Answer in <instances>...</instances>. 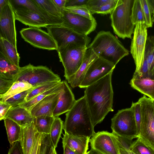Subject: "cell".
Masks as SVG:
<instances>
[{"label":"cell","instance_id":"obj_33","mask_svg":"<svg viewBox=\"0 0 154 154\" xmlns=\"http://www.w3.org/2000/svg\"><path fill=\"white\" fill-rule=\"evenodd\" d=\"M129 148L135 154H154V149L139 137L131 143Z\"/></svg>","mask_w":154,"mask_h":154},{"label":"cell","instance_id":"obj_37","mask_svg":"<svg viewBox=\"0 0 154 154\" xmlns=\"http://www.w3.org/2000/svg\"><path fill=\"white\" fill-rule=\"evenodd\" d=\"M64 10L91 20L95 19L86 5L66 7Z\"/></svg>","mask_w":154,"mask_h":154},{"label":"cell","instance_id":"obj_3","mask_svg":"<svg viewBox=\"0 0 154 154\" xmlns=\"http://www.w3.org/2000/svg\"><path fill=\"white\" fill-rule=\"evenodd\" d=\"M87 48L91 49L97 57L115 66L129 54L128 51L110 31L98 32Z\"/></svg>","mask_w":154,"mask_h":154},{"label":"cell","instance_id":"obj_4","mask_svg":"<svg viewBox=\"0 0 154 154\" xmlns=\"http://www.w3.org/2000/svg\"><path fill=\"white\" fill-rule=\"evenodd\" d=\"M134 0H118L115 9L110 14L111 25L115 34L124 39H131L135 25L131 16Z\"/></svg>","mask_w":154,"mask_h":154},{"label":"cell","instance_id":"obj_29","mask_svg":"<svg viewBox=\"0 0 154 154\" xmlns=\"http://www.w3.org/2000/svg\"><path fill=\"white\" fill-rule=\"evenodd\" d=\"M54 117L49 116H42L34 117L33 122L38 132L49 134Z\"/></svg>","mask_w":154,"mask_h":154},{"label":"cell","instance_id":"obj_6","mask_svg":"<svg viewBox=\"0 0 154 154\" xmlns=\"http://www.w3.org/2000/svg\"><path fill=\"white\" fill-rule=\"evenodd\" d=\"M26 82L35 88L44 83L53 81L61 82V79L46 66H35L29 64L20 67L15 81Z\"/></svg>","mask_w":154,"mask_h":154},{"label":"cell","instance_id":"obj_27","mask_svg":"<svg viewBox=\"0 0 154 154\" xmlns=\"http://www.w3.org/2000/svg\"><path fill=\"white\" fill-rule=\"evenodd\" d=\"M8 141L11 145L20 141L22 131L21 127L16 122L8 118L4 119Z\"/></svg>","mask_w":154,"mask_h":154},{"label":"cell","instance_id":"obj_43","mask_svg":"<svg viewBox=\"0 0 154 154\" xmlns=\"http://www.w3.org/2000/svg\"><path fill=\"white\" fill-rule=\"evenodd\" d=\"M131 107L132 108L134 112L135 118L139 136L142 121L141 105L138 101L136 103L132 102Z\"/></svg>","mask_w":154,"mask_h":154},{"label":"cell","instance_id":"obj_26","mask_svg":"<svg viewBox=\"0 0 154 154\" xmlns=\"http://www.w3.org/2000/svg\"><path fill=\"white\" fill-rule=\"evenodd\" d=\"M20 68L7 60L0 54V77L14 80L18 74Z\"/></svg>","mask_w":154,"mask_h":154},{"label":"cell","instance_id":"obj_9","mask_svg":"<svg viewBox=\"0 0 154 154\" xmlns=\"http://www.w3.org/2000/svg\"><path fill=\"white\" fill-rule=\"evenodd\" d=\"M46 28L55 41L57 50L70 44L88 47L91 41L88 35L79 34L62 25H49Z\"/></svg>","mask_w":154,"mask_h":154},{"label":"cell","instance_id":"obj_38","mask_svg":"<svg viewBox=\"0 0 154 154\" xmlns=\"http://www.w3.org/2000/svg\"><path fill=\"white\" fill-rule=\"evenodd\" d=\"M33 88H32L18 93L9 98L5 102L11 105L12 107L19 106L26 101V97Z\"/></svg>","mask_w":154,"mask_h":154},{"label":"cell","instance_id":"obj_56","mask_svg":"<svg viewBox=\"0 0 154 154\" xmlns=\"http://www.w3.org/2000/svg\"><path fill=\"white\" fill-rule=\"evenodd\" d=\"M50 154H57L55 150V148L54 146L52 148Z\"/></svg>","mask_w":154,"mask_h":154},{"label":"cell","instance_id":"obj_35","mask_svg":"<svg viewBox=\"0 0 154 154\" xmlns=\"http://www.w3.org/2000/svg\"><path fill=\"white\" fill-rule=\"evenodd\" d=\"M61 82L53 81L48 82L37 87L34 88L28 94L25 99V102L32 99L36 96L42 94L59 84Z\"/></svg>","mask_w":154,"mask_h":154},{"label":"cell","instance_id":"obj_57","mask_svg":"<svg viewBox=\"0 0 154 154\" xmlns=\"http://www.w3.org/2000/svg\"></svg>","mask_w":154,"mask_h":154},{"label":"cell","instance_id":"obj_19","mask_svg":"<svg viewBox=\"0 0 154 154\" xmlns=\"http://www.w3.org/2000/svg\"><path fill=\"white\" fill-rule=\"evenodd\" d=\"M63 82V89L53 113V116L54 117H58L69 111L76 101L67 82L66 81Z\"/></svg>","mask_w":154,"mask_h":154},{"label":"cell","instance_id":"obj_45","mask_svg":"<svg viewBox=\"0 0 154 154\" xmlns=\"http://www.w3.org/2000/svg\"><path fill=\"white\" fill-rule=\"evenodd\" d=\"M14 80L0 77V96L6 93L14 82Z\"/></svg>","mask_w":154,"mask_h":154},{"label":"cell","instance_id":"obj_28","mask_svg":"<svg viewBox=\"0 0 154 154\" xmlns=\"http://www.w3.org/2000/svg\"><path fill=\"white\" fill-rule=\"evenodd\" d=\"M144 58L148 64L149 78L154 80V36H149L147 38Z\"/></svg>","mask_w":154,"mask_h":154},{"label":"cell","instance_id":"obj_20","mask_svg":"<svg viewBox=\"0 0 154 154\" xmlns=\"http://www.w3.org/2000/svg\"><path fill=\"white\" fill-rule=\"evenodd\" d=\"M97 57V55L91 49L88 48L82 63L79 69L74 75L67 80L72 88L79 87L88 68Z\"/></svg>","mask_w":154,"mask_h":154},{"label":"cell","instance_id":"obj_36","mask_svg":"<svg viewBox=\"0 0 154 154\" xmlns=\"http://www.w3.org/2000/svg\"><path fill=\"white\" fill-rule=\"evenodd\" d=\"M131 19L133 24L135 25L140 22L146 24L140 0H134Z\"/></svg>","mask_w":154,"mask_h":154},{"label":"cell","instance_id":"obj_24","mask_svg":"<svg viewBox=\"0 0 154 154\" xmlns=\"http://www.w3.org/2000/svg\"><path fill=\"white\" fill-rule=\"evenodd\" d=\"M0 54L11 63L20 67V56L17 48L7 40L0 37Z\"/></svg>","mask_w":154,"mask_h":154},{"label":"cell","instance_id":"obj_51","mask_svg":"<svg viewBox=\"0 0 154 154\" xmlns=\"http://www.w3.org/2000/svg\"><path fill=\"white\" fill-rule=\"evenodd\" d=\"M55 5L62 13L66 6L67 0H53Z\"/></svg>","mask_w":154,"mask_h":154},{"label":"cell","instance_id":"obj_21","mask_svg":"<svg viewBox=\"0 0 154 154\" xmlns=\"http://www.w3.org/2000/svg\"><path fill=\"white\" fill-rule=\"evenodd\" d=\"M90 138L70 135L65 133L62 138L63 146H67L78 154H86Z\"/></svg>","mask_w":154,"mask_h":154},{"label":"cell","instance_id":"obj_1","mask_svg":"<svg viewBox=\"0 0 154 154\" xmlns=\"http://www.w3.org/2000/svg\"><path fill=\"white\" fill-rule=\"evenodd\" d=\"M112 72L85 88L84 96L94 127L101 122L112 109Z\"/></svg>","mask_w":154,"mask_h":154},{"label":"cell","instance_id":"obj_31","mask_svg":"<svg viewBox=\"0 0 154 154\" xmlns=\"http://www.w3.org/2000/svg\"><path fill=\"white\" fill-rule=\"evenodd\" d=\"M32 88V85L26 82L15 81L6 93L0 96V101L5 102L13 96Z\"/></svg>","mask_w":154,"mask_h":154},{"label":"cell","instance_id":"obj_14","mask_svg":"<svg viewBox=\"0 0 154 154\" xmlns=\"http://www.w3.org/2000/svg\"><path fill=\"white\" fill-rule=\"evenodd\" d=\"M115 66L97 57L89 66L79 87L85 88L113 72Z\"/></svg>","mask_w":154,"mask_h":154},{"label":"cell","instance_id":"obj_32","mask_svg":"<svg viewBox=\"0 0 154 154\" xmlns=\"http://www.w3.org/2000/svg\"><path fill=\"white\" fill-rule=\"evenodd\" d=\"M63 122L60 118H55L51 127L49 135L52 144L55 148L57 146L61 137L63 129Z\"/></svg>","mask_w":154,"mask_h":154},{"label":"cell","instance_id":"obj_39","mask_svg":"<svg viewBox=\"0 0 154 154\" xmlns=\"http://www.w3.org/2000/svg\"><path fill=\"white\" fill-rule=\"evenodd\" d=\"M118 0H109L98 8L90 11L92 14H110L116 6Z\"/></svg>","mask_w":154,"mask_h":154},{"label":"cell","instance_id":"obj_47","mask_svg":"<svg viewBox=\"0 0 154 154\" xmlns=\"http://www.w3.org/2000/svg\"><path fill=\"white\" fill-rule=\"evenodd\" d=\"M109 0H88L87 3L90 11L100 7L104 4L109 2Z\"/></svg>","mask_w":154,"mask_h":154},{"label":"cell","instance_id":"obj_13","mask_svg":"<svg viewBox=\"0 0 154 154\" xmlns=\"http://www.w3.org/2000/svg\"><path fill=\"white\" fill-rule=\"evenodd\" d=\"M117 140L112 132L103 131L95 133L89 142L91 148L102 154H120Z\"/></svg>","mask_w":154,"mask_h":154},{"label":"cell","instance_id":"obj_17","mask_svg":"<svg viewBox=\"0 0 154 154\" xmlns=\"http://www.w3.org/2000/svg\"><path fill=\"white\" fill-rule=\"evenodd\" d=\"M63 90L48 95L34 106L29 111L32 116L33 117L42 116H53V112Z\"/></svg>","mask_w":154,"mask_h":154},{"label":"cell","instance_id":"obj_11","mask_svg":"<svg viewBox=\"0 0 154 154\" xmlns=\"http://www.w3.org/2000/svg\"><path fill=\"white\" fill-rule=\"evenodd\" d=\"M22 38L33 46L48 50H56V44L50 35L39 28L30 27L20 31Z\"/></svg>","mask_w":154,"mask_h":154},{"label":"cell","instance_id":"obj_42","mask_svg":"<svg viewBox=\"0 0 154 154\" xmlns=\"http://www.w3.org/2000/svg\"><path fill=\"white\" fill-rule=\"evenodd\" d=\"M117 140L120 154H135L129 148L132 140L118 136Z\"/></svg>","mask_w":154,"mask_h":154},{"label":"cell","instance_id":"obj_50","mask_svg":"<svg viewBox=\"0 0 154 154\" xmlns=\"http://www.w3.org/2000/svg\"><path fill=\"white\" fill-rule=\"evenodd\" d=\"M88 0H67L66 7L86 5Z\"/></svg>","mask_w":154,"mask_h":154},{"label":"cell","instance_id":"obj_10","mask_svg":"<svg viewBox=\"0 0 154 154\" xmlns=\"http://www.w3.org/2000/svg\"><path fill=\"white\" fill-rule=\"evenodd\" d=\"M147 38V27L146 24L140 22L137 23L134 31L130 50L136 65L134 73L139 71L144 62Z\"/></svg>","mask_w":154,"mask_h":154},{"label":"cell","instance_id":"obj_12","mask_svg":"<svg viewBox=\"0 0 154 154\" xmlns=\"http://www.w3.org/2000/svg\"><path fill=\"white\" fill-rule=\"evenodd\" d=\"M62 14L63 23L61 25L78 33L88 35L96 29L97 23L95 19L91 20L64 9Z\"/></svg>","mask_w":154,"mask_h":154},{"label":"cell","instance_id":"obj_22","mask_svg":"<svg viewBox=\"0 0 154 154\" xmlns=\"http://www.w3.org/2000/svg\"><path fill=\"white\" fill-rule=\"evenodd\" d=\"M5 118L12 119L22 127L33 122L34 117L29 111L18 106L11 107L8 112Z\"/></svg>","mask_w":154,"mask_h":154},{"label":"cell","instance_id":"obj_23","mask_svg":"<svg viewBox=\"0 0 154 154\" xmlns=\"http://www.w3.org/2000/svg\"><path fill=\"white\" fill-rule=\"evenodd\" d=\"M22 131L20 141L24 154H30L37 131L34 123L21 127Z\"/></svg>","mask_w":154,"mask_h":154},{"label":"cell","instance_id":"obj_2","mask_svg":"<svg viewBox=\"0 0 154 154\" xmlns=\"http://www.w3.org/2000/svg\"><path fill=\"white\" fill-rule=\"evenodd\" d=\"M91 117L85 97L76 100L66 114L63 123L65 133L69 135L92 137L95 134Z\"/></svg>","mask_w":154,"mask_h":154},{"label":"cell","instance_id":"obj_52","mask_svg":"<svg viewBox=\"0 0 154 154\" xmlns=\"http://www.w3.org/2000/svg\"><path fill=\"white\" fill-rule=\"evenodd\" d=\"M152 14V20L154 22V0H148Z\"/></svg>","mask_w":154,"mask_h":154},{"label":"cell","instance_id":"obj_30","mask_svg":"<svg viewBox=\"0 0 154 154\" xmlns=\"http://www.w3.org/2000/svg\"><path fill=\"white\" fill-rule=\"evenodd\" d=\"M63 87L64 85L63 81H61V82L58 85L42 94L38 95L29 101L25 102L19 106L24 108L30 111L34 106L50 94L61 91L63 89Z\"/></svg>","mask_w":154,"mask_h":154},{"label":"cell","instance_id":"obj_41","mask_svg":"<svg viewBox=\"0 0 154 154\" xmlns=\"http://www.w3.org/2000/svg\"><path fill=\"white\" fill-rule=\"evenodd\" d=\"M140 1L147 28L152 27L153 22L148 0H140Z\"/></svg>","mask_w":154,"mask_h":154},{"label":"cell","instance_id":"obj_40","mask_svg":"<svg viewBox=\"0 0 154 154\" xmlns=\"http://www.w3.org/2000/svg\"><path fill=\"white\" fill-rule=\"evenodd\" d=\"M53 146L49 134H42L39 154H50Z\"/></svg>","mask_w":154,"mask_h":154},{"label":"cell","instance_id":"obj_46","mask_svg":"<svg viewBox=\"0 0 154 154\" xmlns=\"http://www.w3.org/2000/svg\"><path fill=\"white\" fill-rule=\"evenodd\" d=\"M42 134L37 132L35 135L30 154H39Z\"/></svg>","mask_w":154,"mask_h":154},{"label":"cell","instance_id":"obj_8","mask_svg":"<svg viewBox=\"0 0 154 154\" xmlns=\"http://www.w3.org/2000/svg\"><path fill=\"white\" fill-rule=\"evenodd\" d=\"M138 101L141 105L142 115L139 137L154 149V101L145 95Z\"/></svg>","mask_w":154,"mask_h":154},{"label":"cell","instance_id":"obj_18","mask_svg":"<svg viewBox=\"0 0 154 154\" xmlns=\"http://www.w3.org/2000/svg\"><path fill=\"white\" fill-rule=\"evenodd\" d=\"M13 7H19L26 8L35 12L45 19L50 25H61L63 20L61 17L49 14L38 5L34 0H9Z\"/></svg>","mask_w":154,"mask_h":154},{"label":"cell","instance_id":"obj_25","mask_svg":"<svg viewBox=\"0 0 154 154\" xmlns=\"http://www.w3.org/2000/svg\"><path fill=\"white\" fill-rule=\"evenodd\" d=\"M130 84L133 88L154 100V80L132 78Z\"/></svg>","mask_w":154,"mask_h":154},{"label":"cell","instance_id":"obj_48","mask_svg":"<svg viewBox=\"0 0 154 154\" xmlns=\"http://www.w3.org/2000/svg\"><path fill=\"white\" fill-rule=\"evenodd\" d=\"M11 145L8 154H24L20 141L16 142Z\"/></svg>","mask_w":154,"mask_h":154},{"label":"cell","instance_id":"obj_7","mask_svg":"<svg viewBox=\"0 0 154 154\" xmlns=\"http://www.w3.org/2000/svg\"><path fill=\"white\" fill-rule=\"evenodd\" d=\"M87 48V47L70 44L57 50L60 61L64 68V76L66 80L79 69Z\"/></svg>","mask_w":154,"mask_h":154},{"label":"cell","instance_id":"obj_44","mask_svg":"<svg viewBox=\"0 0 154 154\" xmlns=\"http://www.w3.org/2000/svg\"><path fill=\"white\" fill-rule=\"evenodd\" d=\"M149 70L146 59L144 58L143 64L139 71L134 73L132 78L136 79L149 78Z\"/></svg>","mask_w":154,"mask_h":154},{"label":"cell","instance_id":"obj_15","mask_svg":"<svg viewBox=\"0 0 154 154\" xmlns=\"http://www.w3.org/2000/svg\"><path fill=\"white\" fill-rule=\"evenodd\" d=\"M15 20L9 0L8 3L0 11V37L8 41L17 48Z\"/></svg>","mask_w":154,"mask_h":154},{"label":"cell","instance_id":"obj_55","mask_svg":"<svg viewBox=\"0 0 154 154\" xmlns=\"http://www.w3.org/2000/svg\"><path fill=\"white\" fill-rule=\"evenodd\" d=\"M86 154H102L98 151L91 148V150L87 152Z\"/></svg>","mask_w":154,"mask_h":154},{"label":"cell","instance_id":"obj_54","mask_svg":"<svg viewBox=\"0 0 154 154\" xmlns=\"http://www.w3.org/2000/svg\"><path fill=\"white\" fill-rule=\"evenodd\" d=\"M9 0H0V11L9 2Z\"/></svg>","mask_w":154,"mask_h":154},{"label":"cell","instance_id":"obj_34","mask_svg":"<svg viewBox=\"0 0 154 154\" xmlns=\"http://www.w3.org/2000/svg\"><path fill=\"white\" fill-rule=\"evenodd\" d=\"M42 9L53 16L62 18V14L53 0H34Z\"/></svg>","mask_w":154,"mask_h":154},{"label":"cell","instance_id":"obj_5","mask_svg":"<svg viewBox=\"0 0 154 154\" xmlns=\"http://www.w3.org/2000/svg\"><path fill=\"white\" fill-rule=\"evenodd\" d=\"M112 133L129 140L139 137L134 113L132 108L118 110L111 119Z\"/></svg>","mask_w":154,"mask_h":154},{"label":"cell","instance_id":"obj_53","mask_svg":"<svg viewBox=\"0 0 154 154\" xmlns=\"http://www.w3.org/2000/svg\"><path fill=\"white\" fill-rule=\"evenodd\" d=\"M63 154H78L66 145H63Z\"/></svg>","mask_w":154,"mask_h":154},{"label":"cell","instance_id":"obj_16","mask_svg":"<svg viewBox=\"0 0 154 154\" xmlns=\"http://www.w3.org/2000/svg\"><path fill=\"white\" fill-rule=\"evenodd\" d=\"M12 7L15 20L26 25L38 28L50 25L45 19L35 12L21 7Z\"/></svg>","mask_w":154,"mask_h":154},{"label":"cell","instance_id":"obj_49","mask_svg":"<svg viewBox=\"0 0 154 154\" xmlns=\"http://www.w3.org/2000/svg\"><path fill=\"white\" fill-rule=\"evenodd\" d=\"M12 107L11 105L5 102L0 101V120H4L9 110Z\"/></svg>","mask_w":154,"mask_h":154}]
</instances>
